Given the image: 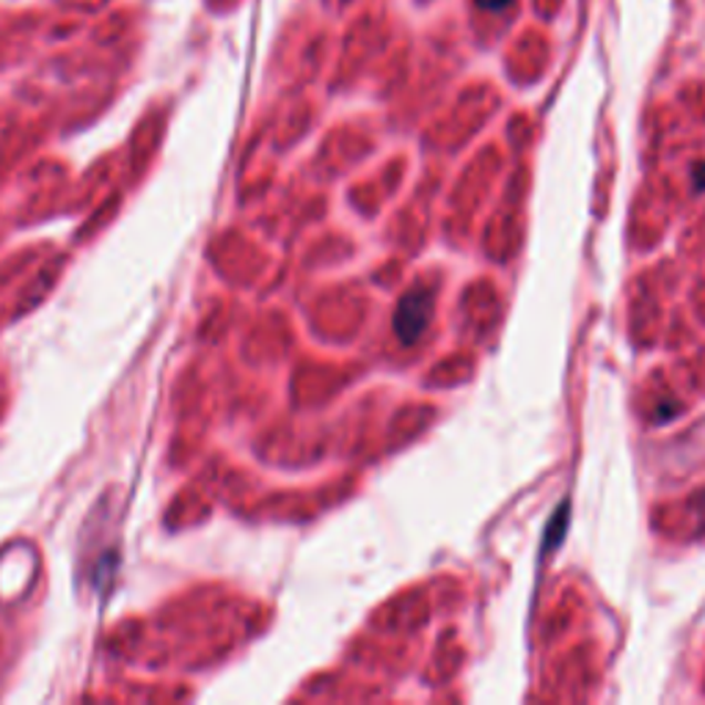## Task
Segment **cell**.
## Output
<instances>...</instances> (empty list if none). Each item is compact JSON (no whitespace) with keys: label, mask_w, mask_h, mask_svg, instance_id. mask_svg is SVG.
I'll use <instances>...</instances> for the list:
<instances>
[{"label":"cell","mask_w":705,"mask_h":705,"mask_svg":"<svg viewBox=\"0 0 705 705\" xmlns=\"http://www.w3.org/2000/svg\"><path fill=\"white\" fill-rule=\"evenodd\" d=\"M433 318V292L427 287H414L405 292L394 312V334L403 345H414L427 331Z\"/></svg>","instance_id":"obj_1"},{"label":"cell","mask_w":705,"mask_h":705,"mask_svg":"<svg viewBox=\"0 0 705 705\" xmlns=\"http://www.w3.org/2000/svg\"><path fill=\"white\" fill-rule=\"evenodd\" d=\"M510 3L512 0H477L479 9H485V11H505Z\"/></svg>","instance_id":"obj_2"},{"label":"cell","mask_w":705,"mask_h":705,"mask_svg":"<svg viewBox=\"0 0 705 705\" xmlns=\"http://www.w3.org/2000/svg\"><path fill=\"white\" fill-rule=\"evenodd\" d=\"M695 185L697 188H705V163H701V166L695 168Z\"/></svg>","instance_id":"obj_3"}]
</instances>
